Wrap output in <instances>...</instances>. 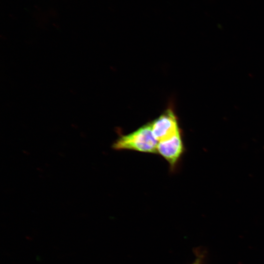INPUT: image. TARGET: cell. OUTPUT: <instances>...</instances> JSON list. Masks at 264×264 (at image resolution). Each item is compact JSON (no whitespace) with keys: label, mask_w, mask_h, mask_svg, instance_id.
I'll return each mask as SVG.
<instances>
[{"label":"cell","mask_w":264,"mask_h":264,"mask_svg":"<svg viewBox=\"0 0 264 264\" xmlns=\"http://www.w3.org/2000/svg\"><path fill=\"white\" fill-rule=\"evenodd\" d=\"M153 134L158 142L170 139L180 131L177 119L171 109L165 110L152 122Z\"/></svg>","instance_id":"obj_2"},{"label":"cell","mask_w":264,"mask_h":264,"mask_svg":"<svg viewBox=\"0 0 264 264\" xmlns=\"http://www.w3.org/2000/svg\"><path fill=\"white\" fill-rule=\"evenodd\" d=\"M193 264H201L200 263L199 260H197V261H196V262H195Z\"/></svg>","instance_id":"obj_4"},{"label":"cell","mask_w":264,"mask_h":264,"mask_svg":"<svg viewBox=\"0 0 264 264\" xmlns=\"http://www.w3.org/2000/svg\"><path fill=\"white\" fill-rule=\"evenodd\" d=\"M184 151L181 131L169 139L158 142L157 153L169 163L172 170L175 169Z\"/></svg>","instance_id":"obj_3"},{"label":"cell","mask_w":264,"mask_h":264,"mask_svg":"<svg viewBox=\"0 0 264 264\" xmlns=\"http://www.w3.org/2000/svg\"><path fill=\"white\" fill-rule=\"evenodd\" d=\"M157 144L158 141L153 134L152 122H150L129 134L121 135L111 147L115 150H128L157 154Z\"/></svg>","instance_id":"obj_1"}]
</instances>
